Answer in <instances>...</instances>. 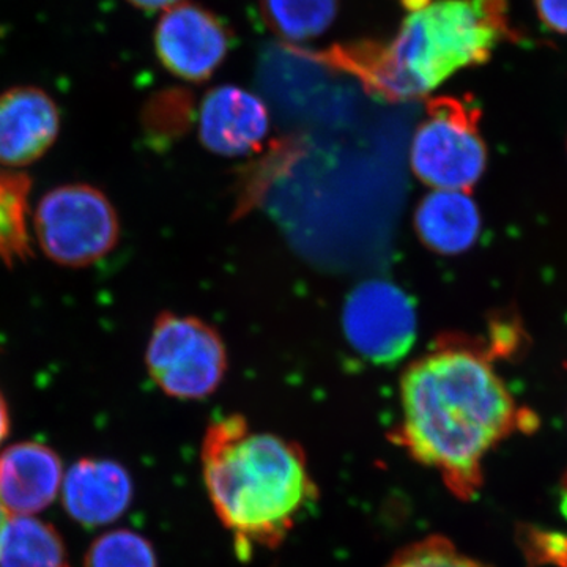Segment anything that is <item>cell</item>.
<instances>
[{
    "label": "cell",
    "mask_w": 567,
    "mask_h": 567,
    "mask_svg": "<svg viewBox=\"0 0 567 567\" xmlns=\"http://www.w3.org/2000/svg\"><path fill=\"white\" fill-rule=\"evenodd\" d=\"M126 2L132 3L133 7L140 10L158 11L171 9L183 0H126Z\"/></svg>",
    "instance_id": "cell-20"
},
{
    "label": "cell",
    "mask_w": 567,
    "mask_h": 567,
    "mask_svg": "<svg viewBox=\"0 0 567 567\" xmlns=\"http://www.w3.org/2000/svg\"><path fill=\"white\" fill-rule=\"evenodd\" d=\"M153 44L164 69L188 82L210 80L233 50L234 35L213 11L181 2L164 10Z\"/></svg>",
    "instance_id": "cell-8"
},
{
    "label": "cell",
    "mask_w": 567,
    "mask_h": 567,
    "mask_svg": "<svg viewBox=\"0 0 567 567\" xmlns=\"http://www.w3.org/2000/svg\"><path fill=\"white\" fill-rule=\"evenodd\" d=\"M342 324L354 352L375 364L398 363L416 341L415 305L385 279L365 281L350 293Z\"/></svg>",
    "instance_id": "cell-7"
},
{
    "label": "cell",
    "mask_w": 567,
    "mask_h": 567,
    "mask_svg": "<svg viewBox=\"0 0 567 567\" xmlns=\"http://www.w3.org/2000/svg\"><path fill=\"white\" fill-rule=\"evenodd\" d=\"M61 126V110L43 89L21 85L0 93V166L20 171L39 162Z\"/></svg>",
    "instance_id": "cell-9"
},
{
    "label": "cell",
    "mask_w": 567,
    "mask_h": 567,
    "mask_svg": "<svg viewBox=\"0 0 567 567\" xmlns=\"http://www.w3.org/2000/svg\"><path fill=\"white\" fill-rule=\"evenodd\" d=\"M509 33L506 0H432L409 13L391 43L336 47L320 59L383 99L409 102L457 71L488 62Z\"/></svg>",
    "instance_id": "cell-2"
},
{
    "label": "cell",
    "mask_w": 567,
    "mask_h": 567,
    "mask_svg": "<svg viewBox=\"0 0 567 567\" xmlns=\"http://www.w3.org/2000/svg\"><path fill=\"white\" fill-rule=\"evenodd\" d=\"M0 567H70L69 551L52 525L13 516L0 535Z\"/></svg>",
    "instance_id": "cell-14"
},
{
    "label": "cell",
    "mask_w": 567,
    "mask_h": 567,
    "mask_svg": "<svg viewBox=\"0 0 567 567\" xmlns=\"http://www.w3.org/2000/svg\"><path fill=\"white\" fill-rule=\"evenodd\" d=\"M265 24L287 41H308L333 24L339 0H259Z\"/></svg>",
    "instance_id": "cell-16"
},
{
    "label": "cell",
    "mask_w": 567,
    "mask_h": 567,
    "mask_svg": "<svg viewBox=\"0 0 567 567\" xmlns=\"http://www.w3.org/2000/svg\"><path fill=\"white\" fill-rule=\"evenodd\" d=\"M537 17L551 32L567 35V0H535Z\"/></svg>",
    "instance_id": "cell-19"
},
{
    "label": "cell",
    "mask_w": 567,
    "mask_h": 567,
    "mask_svg": "<svg viewBox=\"0 0 567 567\" xmlns=\"http://www.w3.org/2000/svg\"><path fill=\"white\" fill-rule=\"evenodd\" d=\"M145 363L164 393L177 399H203L223 382L226 347L210 324L196 317L166 312L153 324Z\"/></svg>",
    "instance_id": "cell-6"
},
{
    "label": "cell",
    "mask_w": 567,
    "mask_h": 567,
    "mask_svg": "<svg viewBox=\"0 0 567 567\" xmlns=\"http://www.w3.org/2000/svg\"><path fill=\"white\" fill-rule=\"evenodd\" d=\"M386 567H488L461 554L445 537L432 536L405 547Z\"/></svg>",
    "instance_id": "cell-18"
},
{
    "label": "cell",
    "mask_w": 567,
    "mask_h": 567,
    "mask_svg": "<svg viewBox=\"0 0 567 567\" xmlns=\"http://www.w3.org/2000/svg\"><path fill=\"white\" fill-rule=\"evenodd\" d=\"M481 226L480 208L468 192L432 189L416 208L417 237L443 256L468 251L480 238Z\"/></svg>",
    "instance_id": "cell-13"
},
{
    "label": "cell",
    "mask_w": 567,
    "mask_h": 567,
    "mask_svg": "<svg viewBox=\"0 0 567 567\" xmlns=\"http://www.w3.org/2000/svg\"><path fill=\"white\" fill-rule=\"evenodd\" d=\"M268 128L267 106L254 93L219 85L204 96L199 136L208 151L223 156L248 155L262 145Z\"/></svg>",
    "instance_id": "cell-10"
},
{
    "label": "cell",
    "mask_w": 567,
    "mask_h": 567,
    "mask_svg": "<svg viewBox=\"0 0 567 567\" xmlns=\"http://www.w3.org/2000/svg\"><path fill=\"white\" fill-rule=\"evenodd\" d=\"M203 465L212 505L241 558L254 548L278 546L316 498L300 446L252 432L244 416H226L208 427Z\"/></svg>",
    "instance_id": "cell-3"
},
{
    "label": "cell",
    "mask_w": 567,
    "mask_h": 567,
    "mask_svg": "<svg viewBox=\"0 0 567 567\" xmlns=\"http://www.w3.org/2000/svg\"><path fill=\"white\" fill-rule=\"evenodd\" d=\"M9 514L3 509V506L0 505V535H2L3 527H6L7 520H9Z\"/></svg>",
    "instance_id": "cell-22"
},
{
    "label": "cell",
    "mask_w": 567,
    "mask_h": 567,
    "mask_svg": "<svg viewBox=\"0 0 567 567\" xmlns=\"http://www.w3.org/2000/svg\"><path fill=\"white\" fill-rule=\"evenodd\" d=\"M10 431V412L9 405H7L6 398H3L2 391H0V445L3 440L7 439Z\"/></svg>",
    "instance_id": "cell-21"
},
{
    "label": "cell",
    "mask_w": 567,
    "mask_h": 567,
    "mask_svg": "<svg viewBox=\"0 0 567 567\" xmlns=\"http://www.w3.org/2000/svg\"><path fill=\"white\" fill-rule=\"evenodd\" d=\"M401 398L395 442L439 472L457 498L472 499L484 457L522 417L494 365L468 347H443L406 369Z\"/></svg>",
    "instance_id": "cell-1"
},
{
    "label": "cell",
    "mask_w": 567,
    "mask_h": 567,
    "mask_svg": "<svg viewBox=\"0 0 567 567\" xmlns=\"http://www.w3.org/2000/svg\"><path fill=\"white\" fill-rule=\"evenodd\" d=\"M32 230L51 262L85 268L117 246L121 223L106 194L87 183H69L41 197Z\"/></svg>",
    "instance_id": "cell-4"
},
{
    "label": "cell",
    "mask_w": 567,
    "mask_h": 567,
    "mask_svg": "<svg viewBox=\"0 0 567 567\" xmlns=\"http://www.w3.org/2000/svg\"><path fill=\"white\" fill-rule=\"evenodd\" d=\"M84 567H158L155 550L132 529H115L95 539L85 555Z\"/></svg>",
    "instance_id": "cell-17"
},
{
    "label": "cell",
    "mask_w": 567,
    "mask_h": 567,
    "mask_svg": "<svg viewBox=\"0 0 567 567\" xmlns=\"http://www.w3.org/2000/svg\"><path fill=\"white\" fill-rule=\"evenodd\" d=\"M62 495L71 518L85 527H102L132 505L133 481L117 462L82 458L66 472Z\"/></svg>",
    "instance_id": "cell-12"
},
{
    "label": "cell",
    "mask_w": 567,
    "mask_h": 567,
    "mask_svg": "<svg viewBox=\"0 0 567 567\" xmlns=\"http://www.w3.org/2000/svg\"><path fill=\"white\" fill-rule=\"evenodd\" d=\"M32 183L21 171H0V262L7 267L32 256Z\"/></svg>",
    "instance_id": "cell-15"
},
{
    "label": "cell",
    "mask_w": 567,
    "mask_h": 567,
    "mask_svg": "<svg viewBox=\"0 0 567 567\" xmlns=\"http://www.w3.org/2000/svg\"><path fill=\"white\" fill-rule=\"evenodd\" d=\"M481 112L466 99L440 96L425 106L410 148L413 173L432 189L468 192L487 166Z\"/></svg>",
    "instance_id": "cell-5"
},
{
    "label": "cell",
    "mask_w": 567,
    "mask_h": 567,
    "mask_svg": "<svg viewBox=\"0 0 567 567\" xmlns=\"http://www.w3.org/2000/svg\"><path fill=\"white\" fill-rule=\"evenodd\" d=\"M62 483L61 457L43 443L21 442L0 453V505L10 517L47 509Z\"/></svg>",
    "instance_id": "cell-11"
}]
</instances>
